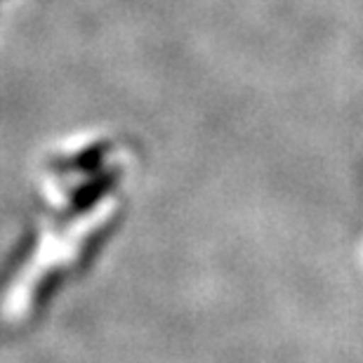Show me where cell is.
I'll return each instance as SVG.
<instances>
[{
  "label": "cell",
  "instance_id": "6da1fadb",
  "mask_svg": "<svg viewBox=\"0 0 363 363\" xmlns=\"http://www.w3.org/2000/svg\"><path fill=\"white\" fill-rule=\"evenodd\" d=\"M111 184H113V177H111V175H104V177H99V179L90 182V184H85V186L81 189V191L76 194L74 208H76V210H83V208L92 206V203L97 201L101 194L108 191V186H111Z\"/></svg>",
  "mask_w": 363,
  "mask_h": 363
}]
</instances>
